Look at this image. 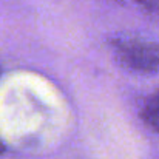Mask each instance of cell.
<instances>
[{
  "mask_svg": "<svg viewBox=\"0 0 159 159\" xmlns=\"http://www.w3.org/2000/svg\"><path fill=\"white\" fill-rule=\"evenodd\" d=\"M113 57L124 70L139 74L159 71V42L141 37H122L111 42Z\"/></svg>",
  "mask_w": 159,
  "mask_h": 159,
  "instance_id": "6da1fadb",
  "label": "cell"
},
{
  "mask_svg": "<svg viewBox=\"0 0 159 159\" xmlns=\"http://www.w3.org/2000/svg\"><path fill=\"white\" fill-rule=\"evenodd\" d=\"M142 117L155 131L159 133V90L147 101L142 110Z\"/></svg>",
  "mask_w": 159,
  "mask_h": 159,
  "instance_id": "7a4b0ae2",
  "label": "cell"
},
{
  "mask_svg": "<svg viewBox=\"0 0 159 159\" xmlns=\"http://www.w3.org/2000/svg\"><path fill=\"white\" fill-rule=\"evenodd\" d=\"M147 14L159 19V0H134Z\"/></svg>",
  "mask_w": 159,
  "mask_h": 159,
  "instance_id": "3957f363",
  "label": "cell"
},
{
  "mask_svg": "<svg viewBox=\"0 0 159 159\" xmlns=\"http://www.w3.org/2000/svg\"><path fill=\"white\" fill-rule=\"evenodd\" d=\"M0 73H2V68H0ZM3 152H5V144L0 141V153H3Z\"/></svg>",
  "mask_w": 159,
  "mask_h": 159,
  "instance_id": "277c9868",
  "label": "cell"
}]
</instances>
